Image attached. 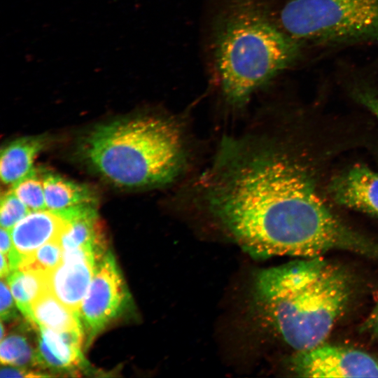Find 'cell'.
I'll return each mask as SVG.
<instances>
[{
    "instance_id": "24",
    "label": "cell",
    "mask_w": 378,
    "mask_h": 378,
    "mask_svg": "<svg viewBox=\"0 0 378 378\" xmlns=\"http://www.w3.org/2000/svg\"><path fill=\"white\" fill-rule=\"evenodd\" d=\"M362 330L374 335H378V302L363 323Z\"/></svg>"
},
{
    "instance_id": "11",
    "label": "cell",
    "mask_w": 378,
    "mask_h": 378,
    "mask_svg": "<svg viewBox=\"0 0 378 378\" xmlns=\"http://www.w3.org/2000/svg\"><path fill=\"white\" fill-rule=\"evenodd\" d=\"M66 225L52 211H31L10 230L13 249L22 257L29 255L46 243L59 240Z\"/></svg>"
},
{
    "instance_id": "25",
    "label": "cell",
    "mask_w": 378,
    "mask_h": 378,
    "mask_svg": "<svg viewBox=\"0 0 378 378\" xmlns=\"http://www.w3.org/2000/svg\"><path fill=\"white\" fill-rule=\"evenodd\" d=\"M13 248L10 230L1 227L0 250L1 253L8 255Z\"/></svg>"
},
{
    "instance_id": "5",
    "label": "cell",
    "mask_w": 378,
    "mask_h": 378,
    "mask_svg": "<svg viewBox=\"0 0 378 378\" xmlns=\"http://www.w3.org/2000/svg\"><path fill=\"white\" fill-rule=\"evenodd\" d=\"M275 22L304 48L378 42V0H267Z\"/></svg>"
},
{
    "instance_id": "15",
    "label": "cell",
    "mask_w": 378,
    "mask_h": 378,
    "mask_svg": "<svg viewBox=\"0 0 378 378\" xmlns=\"http://www.w3.org/2000/svg\"><path fill=\"white\" fill-rule=\"evenodd\" d=\"M46 208L52 211L94 202L90 189L84 185L52 173L43 174Z\"/></svg>"
},
{
    "instance_id": "19",
    "label": "cell",
    "mask_w": 378,
    "mask_h": 378,
    "mask_svg": "<svg viewBox=\"0 0 378 378\" xmlns=\"http://www.w3.org/2000/svg\"><path fill=\"white\" fill-rule=\"evenodd\" d=\"M11 190L31 211L47 209L43 174L36 169L13 184Z\"/></svg>"
},
{
    "instance_id": "1",
    "label": "cell",
    "mask_w": 378,
    "mask_h": 378,
    "mask_svg": "<svg viewBox=\"0 0 378 378\" xmlns=\"http://www.w3.org/2000/svg\"><path fill=\"white\" fill-rule=\"evenodd\" d=\"M203 203L251 256L360 255L370 240L324 204L304 169L262 143L225 139L204 177Z\"/></svg>"
},
{
    "instance_id": "9",
    "label": "cell",
    "mask_w": 378,
    "mask_h": 378,
    "mask_svg": "<svg viewBox=\"0 0 378 378\" xmlns=\"http://www.w3.org/2000/svg\"><path fill=\"white\" fill-rule=\"evenodd\" d=\"M94 202L55 211L66 221L59 241L63 250L85 248L99 261L106 253L104 233L98 220Z\"/></svg>"
},
{
    "instance_id": "2",
    "label": "cell",
    "mask_w": 378,
    "mask_h": 378,
    "mask_svg": "<svg viewBox=\"0 0 378 378\" xmlns=\"http://www.w3.org/2000/svg\"><path fill=\"white\" fill-rule=\"evenodd\" d=\"M351 292L347 273L321 256L263 270L255 281L265 316L297 351L325 343Z\"/></svg>"
},
{
    "instance_id": "10",
    "label": "cell",
    "mask_w": 378,
    "mask_h": 378,
    "mask_svg": "<svg viewBox=\"0 0 378 378\" xmlns=\"http://www.w3.org/2000/svg\"><path fill=\"white\" fill-rule=\"evenodd\" d=\"M334 201L347 208L378 217V173L356 165L330 183Z\"/></svg>"
},
{
    "instance_id": "20",
    "label": "cell",
    "mask_w": 378,
    "mask_h": 378,
    "mask_svg": "<svg viewBox=\"0 0 378 378\" xmlns=\"http://www.w3.org/2000/svg\"><path fill=\"white\" fill-rule=\"evenodd\" d=\"M0 204L1 227L8 230L31 211L11 189L1 195Z\"/></svg>"
},
{
    "instance_id": "3",
    "label": "cell",
    "mask_w": 378,
    "mask_h": 378,
    "mask_svg": "<svg viewBox=\"0 0 378 378\" xmlns=\"http://www.w3.org/2000/svg\"><path fill=\"white\" fill-rule=\"evenodd\" d=\"M214 25L215 71L224 98L235 106L296 64L304 48L275 22L267 0H226Z\"/></svg>"
},
{
    "instance_id": "12",
    "label": "cell",
    "mask_w": 378,
    "mask_h": 378,
    "mask_svg": "<svg viewBox=\"0 0 378 378\" xmlns=\"http://www.w3.org/2000/svg\"><path fill=\"white\" fill-rule=\"evenodd\" d=\"M38 327V366L56 370H67L80 364L83 361L80 346L84 337L82 329L58 332Z\"/></svg>"
},
{
    "instance_id": "23",
    "label": "cell",
    "mask_w": 378,
    "mask_h": 378,
    "mask_svg": "<svg viewBox=\"0 0 378 378\" xmlns=\"http://www.w3.org/2000/svg\"><path fill=\"white\" fill-rule=\"evenodd\" d=\"M357 97L378 118V94L370 89H362Z\"/></svg>"
},
{
    "instance_id": "21",
    "label": "cell",
    "mask_w": 378,
    "mask_h": 378,
    "mask_svg": "<svg viewBox=\"0 0 378 378\" xmlns=\"http://www.w3.org/2000/svg\"><path fill=\"white\" fill-rule=\"evenodd\" d=\"M0 315L1 321H8L16 316L13 298L3 279L1 281Z\"/></svg>"
},
{
    "instance_id": "14",
    "label": "cell",
    "mask_w": 378,
    "mask_h": 378,
    "mask_svg": "<svg viewBox=\"0 0 378 378\" xmlns=\"http://www.w3.org/2000/svg\"><path fill=\"white\" fill-rule=\"evenodd\" d=\"M31 310V321L38 326L58 332L82 329L79 314L66 307L49 290L35 300Z\"/></svg>"
},
{
    "instance_id": "18",
    "label": "cell",
    "mask_w": 378,
    "mask_h": 378,
    "mask_svg": "<svg viewBox=\"0 0 378 378\" xmlns=\"http://www.w3.org/2000/svg\"><path fill=\"white\" fill-rule=\"evenodd\" d=\"M62 252L59 240L48 241L23 257L18 268L48 274L61 262Z\"/></svg>"
},
{
    "instance_id": "22",
    "label": "cell",
    "mask_w": 378,
    "mask_h": 378,
    "mask_svg": "<svg viewBox=\"0 0 378 378\" xmlns=\"http://www.w3.org/2000/svg\"><path fill=\"white\" fill-rule=\"evenodd\" d=\"M0 377L1 378L6 377H49L48 374H41L34 370L29 369L13 367H5L2 368L0 371Z\"/></svg>"
},
{
    "instance_id": "8",
    "label": "cell",
    "mask_w": 378,
    "mask_h": 378,
    "mask_svg": "<svg viewBox=\"0 0 378 378\" xmlns=\"http://www.w3.org/2000/svg\"><path fill=\"white\" fill-rule=\"evenodd\" d=\"M97 263L94 252L89 249L63 250L61 262L48 274L49 290L66 307L79 314Z\"/></svg>"
},
{
    "instance_id": "7",
    "label": "cell",
    "mask_w": 378,
    "mask_h": 378,
    "mask_svg": "<svg viewBox=\"0 0 378 378\" xmlns=\"http://www.w3.org/2000/svg\"><path fill=\"white\" fill-rule=\"evenodd\" d=\"M291 367L303 377H378V360L354 348L325 343L297 351Z\"/></svg>"
},
{
    "instance_id": "26",
    "label": "cell",
    "mask_w": 378,
    "mask_h": 378,
    "mask_svg": "<svg viewBox=\"0 0 378 378\" xmlns=\"http://www.w3.org/2000/svg\"><path fill=\"white\" fill-rule=\"evenodd\" d=\"M10 273V267L8 257L6 254L1 253L0 274L1 279L7 277Z\"/></svg>"
},
{
    "instance_id": "13",
    "label": "cell",
    "mask_w": 378,
    "mask_h": 378,
    "mask_svg": "<svg viewBox=\"0 0 378 378\" xmlns=\"http://www.w3.org/2000/svg\"><path fill=\"white\" fill-rule=\"evenodd\" d=\"M45 140L40 136L17 139L1 151L0 176L2 183L13 186L34 169V161L43 149Z\"/></svg>"
},
{
    "instance_id": "4",
    "label": "cell",
    "mask_w": 378,
    "mask_h": 378,
    "mask_svg": "<svg viewBox=\"0 0 378 378\" xmlns=\"http://www.w3.org/2000/svg\"><path fill=\"white\" fill-rule=\"evenodd\" d=\"M83 153L111 182L124 187L163 185L185 165L184 138L173 120L142 115L94 127L85 136Z\"/></svg>"
},
{
    "instance_id": "17",
    "label": "cell",
    "mask_w": 378,
    "mask_h": 378,
    "mask_svg": "<svg viewBox=\"0 0 378 378\" xmlns=\"http://www.w3.org/2000/svg\"><path fill=\"white\" fill-rule=\"evenodd\" d=\"M0 359L4 365L22 368L38 365L37 350L22 333H12L1 340Z\"/></svg>"
},
{
    "instance_id": "16",
    "label": "cell",
    "mask_w": 378,
    "mask_h": 378,
    "mask_svg": "<svg viewBox=\"0 0 378 378\" xmlns=\"http://www.w3.org/2000/svg\"><path fill=\"white\" fill-rule=\"evenodd\" d=\"M47 276V274L18 268L7 276L8 284L18 307L30 322H32V303L43 293L49 290Z\"/></svg>"
},
{
    "instance_id": "6",
    "label": "cell",
    "mask_w": 378,
    "mask_h": 378,
    "mask_svg": "<svg viewBox=\"0 0 378 378\" xmlns=\"http://www.w3.org/2000/svg\"><path fill=\"white\" fill-rule=\"evenodd\" d=\"M130 294L110 253L97 263L94 273L79 310L85 345L118 316L128 305Z\"/></svg>"
}]
</instances>
